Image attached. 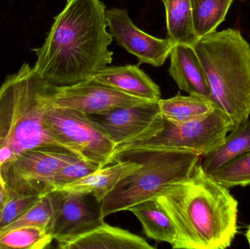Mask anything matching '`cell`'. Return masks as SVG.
I'll use <instances>...</instances> for the list:
<instances>
[{"instance_id": "obj_1", "label": "cell", "mask_w": 250, "mask_h": 249, "mask_svg": "<svg viewBox=\"0 0 250 249\" xmlns=\"http://www.w3.org/2000/svg\"><path fill=\"white\" fill-rule=\"evenodd\" d=\"M106 8L101 0H67L54 18L48 36L34 48V69L56 86L76 84L112 63Z\"/></svg>"}, {"instance_id": "obj_2", "label": "cell", "mask_w": 250, "mask_h": 249, "mask_svg": "<svg viewBox=\"0 0 250 249\" xmlns=\"http://www.w3.org/2000/svg\"><path fill=\"white\" fill-rule=\"evenodd\" d=\"M174 225L172 248L226 249L238 232L237 200L199 162L190 176L155 197Z\"/></svg>"}, {"instance_id": "obj_3", "label": "cell", "mask_w": 250, "mask_h": 249, "mask_svg": "<svg viewBox=\"0 0 250 249\" xmlns=\"http://www.w3.org/2000/svg\"><path fill=\"white\" fill-rule=\"evenodd\" d=\"M49 85L26 63L4 79L0 86V167L30 149L62 148L44 123Z\"/></svg>"}, {"instance_id": "obj_4", "label": "cell", "mask_w": 250, "mask_h": 249, "mask_svg": "<svg viewBox=\"0 0 250 249\" xmlns=\"http://www.w3.org/2000/svg\"><path fill=\"white\" fill-rule=\"evenodd\" d=\"M202 64L211 102L235 125L250 115V46L237 29L213 32L193 45Z\"/></svg>"}, {"instance_id": "obj_5", "label": "cell", "mask_w": 250, "mask_h": 249, "mask_svg": "<svg viewBox=\"0 0 250 249\" xmlns=\"http://www.w3.org/2000/svg\"><path fill=\"white\" fill-rule=\"evenodd\" d=\"M201 158L198 153L184 151L127 150L116 153L111 164L129 159L141 166L120 181L102 200L103 216L128 211L155 198L170 186L190 176Z\"/></svg>"}, {"instance_id": "obj_6", "label": "cell", "mask_w": 250, "mask_h": 249, "mask_svg": "<svg viewBox=\"0 0 250 249\" xmlns=\"http://www.w3.org/2000/svg\"><path fill=\"white\" fill-rule=\"evenodd\" d=\"M235 126L231 118L217 108L206 116L183 124L164 120V128L158 134L149 140L119 146L113 156L127 150H156L184 151L204 156L218 149Z\"/></svg>"}, {"instance_id": "obj_7", "label": "cell", "mask_w": 250, "mask_h": 249, "mask_svg": "<svg viewBox=\"0 0 250 249\" xmlns=\"http://www.w3.org/2000/svg\"><path fill=\"white\" fill-rule=\"evenodd\" d=\"M44 123L48 133L62 149L82 159L99 164L101 168L111 165L116 146L86 114L53 106L48 102L47 95Z\"/></svg>"}, {"instance_id": "obj_8", "label": "cell", "mask_w": 250, "mask_h": 249, "mask_svg": "<svg viewBox=\"0 0 250 249\" xmlns=\"http://www.w3.org/2000/svg\"><path fill=\"white\" fill-rule=\"evenodd\" d=\"M77 157L62 148H36L0 168L9 188L21 194L43 195L54 190V180L59 171Z\"/></svg>"}, {"instance_id": "obj_9", "label": "cell", "mask_w": 250, "mask_h": 249, "mask_svg": "<svg viewBox=\"0 0 250 249\" xmlns=\"http://www.w3.org/2000/svg\"><path fill=\"white\" fill-rule=\"evenodd\" d=\"M53 217L49 233L58 246L90 232L104 222L101 203L92 194L50 192Z\"/></svg>"}, {"instance_id": "obj_10", "label": "cell", "mask_w": 250, "mask_h": 249, "mask_svg": "<svg viewBox=\"0 0 250 249\" xmlns=\"http://www.w3.org/2000/svg\"><path fill=\"white\" fill-rule=\"evenodd\" d=\"M115 145L149 140L164 128V120L157 102L115 108L87 115Z\"/></svg>"}, {"instance_id": "obj_11", "label": "cell", "mask_w": 250, "mask_h": 249, "mask_svg": "<svg viewBox=\"0 0 250 249\" xmlns=\"http://www.w3.org/2000/svg\"><path fill=\"white\" fill-rule=\"evenodd\" d=\"M48 101L53 106L76 110L86 115L151 102L123 93L92 77L71 86L50 84Z\"/></svg>"}, {"instance_id": "obj_12", "label": "cell", "mask_w": 250, "mask_h": 249, "mask_svg": "<svg viewBox=\"0 0 250 249\" xmlns=\"http://www.w3.org/2000/svg\"><path fill=\"white\" fill-rule=\"evenodd\" d=\"M109 33L120 46L135 56L138 64L161 67L170 57L175 43L170 39H160L137 27L126 9L113 7L106 10Z\"/></svg>"}, {"instance_id": "obj_13", "label": "cell", "mask_w": 250, "mask_h": 249, "mask_svg": "<svg viewBox=\"0 0 250 249\" xmlns=\"http://www.w3.org/2000/svg\"><path fill=\"white\" fill-rule=\"evenodd\" d=\"M170 58L168 73L179 89L211 101L205 72L193 46L175 44Z\"/></svg>"}, {"instance_id": "obj_14", "label": "cell", "mask_w": 250, "mask_h": 249, "mask_svg": "<svg viewBox=\"0 0 250 249\" xmlns=\"http://www.w3.org/2000/svg\"><path fill=\"white\" fill-rule=\"evenodd\" d=\"M92 78L123 93L150 102H157L161 97L158 85L138 65L107 66L97 72Z\"/></svg>"}, {"instance_id": "obj_15", "label": "cell", "mask_w": 250, "mask_h": 249, "mask_svg": "<svg viewBox=\"0 0 250 249\" xmlns=\"http://www.w3.org/2000/svg\"><path fill=\"white\" fill-rule=\"evenodd\" d=\"M114 165L104 167L72 184L58 190L91 194L102 202L120 181L141 168V164L129 159H118Z\"/></svg>"}, {"instance_id": "obj_16", "label": "cell", "mask_w": 250, "mask_h": 249, "mask_svg": "<svg viewBox=\"0 0 250 249\" xmlns=\"http://www.w3.org/2000/svg\"><path fill=\"white\" fill-rule=\"evenodd\" d=\"M62 249H154L143 238L104 222L90 232L58 246Z\"/></svg>"}, {"instance_id": "obj_17", "label": "cell", "mask_w": 250, "mask_h": 249, "mask_svg": "<svg viewBox=\"0 0 250 249\" xmlns=\"http://www.w3.org/2000/svg\"><path fill=\"white\" fill-rule=\"evenodd\" d=\"M141 224L148 238L172 246L176 242L174 225L155 199L146 200L129 209Z\"/></svg>"}, {"instance_id": "obj_18", "label": "cell", "mask_w": 250, "mask_h": 249, "mask_svg": "<svg viewBox=\"0 0 250 249\" xmlns=\"http://www.w3.org/2000/svg\"><path fill=\"white\" fill-rule=\"evenodd\" d=\"M248 151H250L249 118L235 126L218 149L202 156L204 159L201 162V167L209 175Z\"/></svg>"}, {"instance_id": "obj_19", "label": "cell", "mask_w": 250, "mask_h": 249, "mask_svg": "<svg viewBox=\"0 0 250 249\" xmlns=\"http://www.w3.org/2000/svg\"><path fill=\"white\" fill-rule=\"evenodd\" d=\"M157 103L163 120L174 124L202 118L216 108L208 99L193 95L182 96L180 94L170 99H160Z\"/></svg>"}, {"instance_id": "obj_20", "label": "cell", "mask_w": 250, "mask_h": 249, "mask_svg": "<svg viewBox=\"0 0 250 249\" xmlns=\"http://www.w3.org/2000/svg\"><path fill=\"white\" fill-rule=\"evenodd\" d=\"M166 10L167 36L175 44L193 46L198 40L194 32L191 0H161Z\"/></svg>"}, {"instance_id": "obj_21", "label": "cell", "mask_w": 250, "mask_h": 249, "mask_svg": "<svg viewBox=\"0 0 250 249\" xmlns=\"http://www.w3.org/2000/svg\"><path fill=\"white\" fill-rule=\"evenodd\" d=\"M233 0H191L194 32L198 39L216 32Z\"/></svg>"}, {"instance_id": "obj_22", "label": "cell", "mask_w": 250, "mask_h": 249, "mask_svg": "<svg viewBox=\"0 0 250 249\" xmlns=\"http://www.w3.org/2000/svg\"><path fill=\"white\" fill-rule=\"evenodd\" d=\"M53 240L48 231L38 227L0 230V249H42Z\"/></svg>"}, {"instance_id": "obj_23", "label": "cell", "mask_w": 250, "mask_h": 249, "mask_svg": "<svg viewBox=\"0 0 250 249\" xmlns=\"http://www.w3.org/2000/svg\"><path fill=\"white\" fill-rule=\"evenodd\" d=\"M228 189L250 186V151L209 174Z\"/></svg>"}, {"instance_id": "obj_24", "label": "cell", "mask_w": 250, "mask_h": 249, "mask_svg": "<svg viewBox=\"0 0 250 249\" xmlns=\"http://www.w3.org/2000/svg\"><path fill=\"white\" fill-rule=\"evenodd\" d=\"M52 217V206L48 193L41 196L38 201L19 219L1 230L13 229L21 227H38L49 232Z\"/></svg>"}, {"instance_id": "obj_25", "label": "cell", "mask_w": 250, "mask_h": 249, "mask_svg": "<svg viewBox=\"0 0 250 249\" xmlns=\"http://www.w3.org/2000/svg\"><path fill=\"white\" fill-rule=\"evenodd\" d=\"M41 196L21 194L9 188L8 197L0 213V230L19 219L38 201Z\"/></svg>"}, {"instance_id": "obj_26", "label": "cell", "mask_w": 250, "mask_h": 249, "mask_svg": "<svg viewBox=\"0 0 250 249\" xmlns=\"http://www.w3.org/2000/svg\"><path fill=\"white\" fill-rule=\"evenodd\" d=\"M101 168L99 164L76 158L59 171L54 180V190L62 188Z\"/></svg>"}, {"instance_id": "obj_27", "label": "cell", "mask_w": 250, "mask_h": 249, "mask_svg": "<svg viewBox=\"0 0 250 249\" xmlns=\"http://www.w3.org/2000/svg\"><path fill=\"white\" fill-rule=\"evenodd\" d=\"M9 187L6 184L0 168V213L4 207V203L8 197Z\"/></svg>"}, {"instance_id": "obj_28", "label": "cell", "mask_w": 250, "mask_h": 249, "mask_svg": "<svg viewBox=\"0 0 250 249\" xmlns=\"http://www.w3.org/2000/svg\"><path fill=\"white\" fill-rule=\"evenodd\" d=\"M245 237H246L247 241H248V244H249L250 248V225L248 226V230H247L246 234H245Z\"/></svg>"}, {"instance_id": "obj_29", "label": "cell", "mask_w": 250, "mask_h": 249, "mask_svg": "<svg viewBox=\"0 0 250 249\" xmlns=\"http://www.w3.org/2000/svg\"><path fill=\"white\" fill-rule=\"evenodd\" d=\"M242 1H244V0H242Z\"/></svg>"}, {"instance_id": "obj_30", "label": "cell", "mask_w": 250, "mask_h": 249, "mask_svg": "<svg viewBox=\"0 0 250 249\" xmlns=\"http://www.w3.org/2000/svg\"></svg>"}]
</instances>
